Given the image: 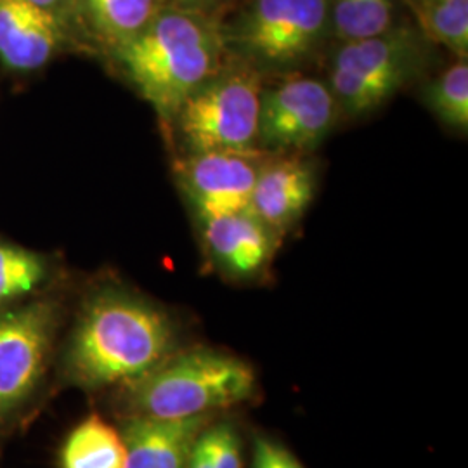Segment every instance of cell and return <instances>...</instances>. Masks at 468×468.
Instances as JSON below:
<instances>
[{
  "instance_id": "1",
  "label": "cell",
  "mask_w": 468,
  "mask_h": 468,
  "mask_svg": "<svg viewBox=\"0 0 468 468\" xmlns=\"http://www.w3.org/2000/svg\"><path fill=\"white\" fill-rule=\"evenodd\" d=\"M176 351L177 326L167 311L108 288L85 303L68 349V377L84 388L129 385Z\"/></svg>"
},
{
  "instance_id": "2",
  "label": "cell",
  "mask_w": 468,
  "mask_h": 468,
  "mask_svg": "<svg viewBox=\"0 0 468 468\" xmlns=\"http://www.w3.org/2000/svg\"><path fill=\"white\" fill-rule=\"evenodd\" d=\"M110 56L167 125L181 104L229 59L218 17L168 5Z\"/></svg>"
},
{
  "instance_id": "3",
  "label": "cell",
  "mask_w": 468,
  "mask_h": 468,
  "mask_svg": "<svg viewBox=\"0 0 468 468\" xmlns=\"http://www.w3.org/2000/svg\"><path fill=\"white\" fill-rule=\"evenodd\" d=\"M127 388V399L137 417L197 419L250 401L257 392V378L250 365L236 356L195 347L174 352Z\"/></svg>"
},
{
  "instance_id": "4",
  "label": "cell",
  "mask_w": 468,
  "mask_h": 468,
  "mask_svg": "<svg viewBox=\"0 0 468 468\" xmlns=\"http://www.w3.org/2000/svg\"><path fill=\"white\" fill-rule=\"evenodd\" d=\"M222 35L229 59L262 77L299 73L330 38V0H250Z\"/></svg>"
},
{
  "instance_id": "5",
  "label": "cell",
  "mask_w": 468,
  "mask_h": 468,
  "mask_svg": "<svg viewBox=\"0 0 468 468\" xmlns=\"http://www.w3.org/2000/svg\"><path fill=\"white\" fill-rule=\"evenodd\" d=\"M432 46L411 25H394L377 37L338 44L326 84L342 118L368 117L413 84L429 67Z\"/></svg>"
},
{
  "instance_id": "6",
  "label": "cell",
  "mask_w": 468,
  "mask_h": 468,
  "mask_svg": "<svg viewBox=\"0 0 468 468\" xmlns=\"http://www.w3.org/2000/svg\"><path fill=\"white\" fill-rule=\"evenodd\" d=\"M264 84L259 71L228 59L168 122L181 156L212 151L262 154L257 131Z\"/></svg>"
},
{
  "instance_id": "7",
  "label": "cell",
  "mask_w": 468,
  "mask_h": 468,
  "mask_svg": "<svg viewBox=\"0 0 468 468\" xmlns=\"http://www.w3.org/2000/svg\"><path fill=\"white\" fill-rule=\"evenodd\" d=\"M284 77L262 87L257 148L266 156H307L334 133L340 108L326 80Z\"/></svg>"
},
{
  "instance_id": "8",
  "label": "cell",
  "mask_w": 468,
  "mask_h": 468,
  "mask_svg": "<svg viewBox=\"0 0 468 468\" xmlns=\"http://www.w3.org/2000/svg\"><path fill=\"white\" fill-rule=\"evenodd\" d=\"M56 311L37 302L0 316V419L34 394L49 361Z\"/></svg>"
},
{
  "instance_id": "9",
  "label": "cell",
  "mask_w": 468,
  "mask_h": 468,
  "mask_svg": "<svg viewBox=\"0 0 468 468\" xmlns=\"http://www.w3.org/2000/svg\"><path fill=\"white\" fill-rule=\"evenodd\" d=\"M264 154L212 151L177 158L176 177L198 220L249 210Z\"/></svg>"
},
{
  "instance_id": "10",
  "label": "cell",
  "mask_w": 468,
  "mask_h": 468,
  "mask_svg": "<svg viewBox=\"0 0 468 468\" xmlns=\"http://www.w3.org/2000/svg\"><path fill=\"white\" fill-rule=\"evenodd\" d=\"M198 234L208 268L231 283L262 280L283 241L251 210L198 220Z\"/></svg>"
},
{
  "instance_id": "11",
  "label": "cell",
  "mask_w": 468,
  "mask_h": 468,
  "mask_svg": "<svg viewBox=\"0 0 468 468\" xmlns=\"http://www.w3.org/2000/svg\"><path fill=\"white\" fill-rule=\"evenodd\" d=\"M316 191L318 167L307 156H268L259 170L249 210L284 238L303 218Z\"/></svg>"
},
{
  "instance_id": "12",
  "label": "cell",
  "mask_w": 468,
  "mask_h": 468,
  "mask_svg": "<svg viewBox=\"0 0 468 468\" xmlns=\"http://www.w3.org/2000/svg\"><path fill=\"white\" fill-rule=\"evenodd\" d=\"M65 38L63 16L28 0H0V59L17 71L48 65Z\"/></svg>"
},
{
  "instance_id": "13",
  "label": "cell",
  "mask_w": 468,
  "mask_h": 468,
  "mask_svg": "<svg viewBox=\"0 0 468 468\" xmlns=\"http://www.w3.org/2000/svg\"><path fill=\"white\" fill-rule=\"evenodd\" d=\"M212 420L214 415L185 420L133 415L120 432L125 468H186L197 435Z\"/></svg>"
},
{
  "instance_id": "14",
  "label": "cell",
  "mask_w": 468,
  "mask_h": 468,
  "mask_svg": "<svg viewBox=\"0 0 468 468\" xmlns=\"http://www.w3.org/2000/svg\"><path fill=\"white\" fill-rule=\"evenodd\" d=\"M85 32L112 52L143 32L162 0H69Z\"/></svg>"
},
{
  "instance_id": "15",
  "label": "cell",
  "mask_w": 468,
  "mask_h": 468,
  "mask_svg": "<svg viewBox=\"0 0 468 468\" xmlns=\"http://www.w3.org/2000/svg\"><path fill=\"white\" fill-rule=\"evenodd\" d=\"M61 468H125V444L122 434L100 415L80 421L67 437Z\"/></svg>"
},
{
  "instance_id": "16",
  "label": "cell",
  "mask_w": 468,
  "mask_h": 468,
  "mask_svg": "<svg viewBox=\"0 0 468 468\" xmlns=\"http://www.w3.org/2000/svg\"><path fill=\"white\" fill-rule=\"evenodd\" d=\"M419 30L431 44L442 46L458 59H467L468 0H408Z\"/></svg>"
},
{
  "instance_id": "17",
  "label": "cell",
  "mask_w": 468,
  "mask_h": 468,
  "mask_svg": "<svg viewBox=\"0 0 468 468\" xmlns=\"http://www.w3.org/2000/svg\"><path fill=\"white\" fill-rule=\"evenodd\" d=\"M396 25V0H330V37L338 44L384 34Z\"/></svg>"
},
{
  "instance_id": "18",
  "label": "cell",
  "mask_w": 468,
  "mask_h": 468,
  "mask_svg": "<svg viewBox=\"0 0 468 468\" xmlns=\"http://www.w3.org/2000/svg\"><path fill=\"white\" fill-rule=\"evenodd\" d=\"M421 102L432 117L450 131H468V63H456L442 69L421 87Z\"/></svg>"
},
{
  "instance_id": "19",
  "label": "cell",
  "mask_w": 468,
  "mask_h": 468,
  "mask_svg": "<svg viewBox=\"0 0 468 468\" xmlns=\"http://www.w3.org/2000/svg\"><path fill=\"white\" fill-rule=\"evenodd\" d=\"M186 468H243V441L233 423H207L191 446Z\"/></svg>"
},
{
  "instance_id": "20",
  "label": "cell",
  "mask_w": 468,
  "mask_h": 468,
  "mask_svg": "<svg viewBox=\"0 0 468 468\" xmlns=\"http://www.w3.org/2000/svg\"><path fill=\"white\" fill-rule=\"evenodd\" d=\"M46 274L40 255L0 241V305L32 293Z\"/></svg>"
},
{
  "instance_id": "21",
  "label": "cell",
  "mask_w": 468,
  "mask_h": 468,
  "mask_svg": "<svg viewBox=\"0 0 468 468\" xmlns=\"http://www.w3.org/2000/svg\"><path fill=\"white\" fill-rule=\"evenodd\" d=\"M251 468H303L301 462L282 442L268 435L253 437Z\"/></svg>"
},
{
  "instance_id": "22",
  "label": "cell",
  "mask_w": 468,
  "mask_h": 468,
  "mask_svg": "<svg viewBox=\"0 0 468 468\" xmlns=\"http://www.w3.org/2000/svg\"><path fill=\"white\" fill-rule=\"evenodd\" d=\"M229 2L231 0H162V5L191 11V13H200L207 16H216V11Z\"/></svg>"
},
{
  "instance_id": "23",
  "label": "cell",
  "mask_w": 468,
  "mask_h": 468,
  "mask_svg": "<svg viewBox=\"0 0 468 468\" xmlns=\"http://www.w3.org/2000/svg\"><path fill=\"white\" fill-rule=\"evenodd\" d=\"M28 2H32L34 5L40 7V9H46L49 13L59 15V16H63V11L69 4V0H28Z\"/></svg>"
}]
</instances>
